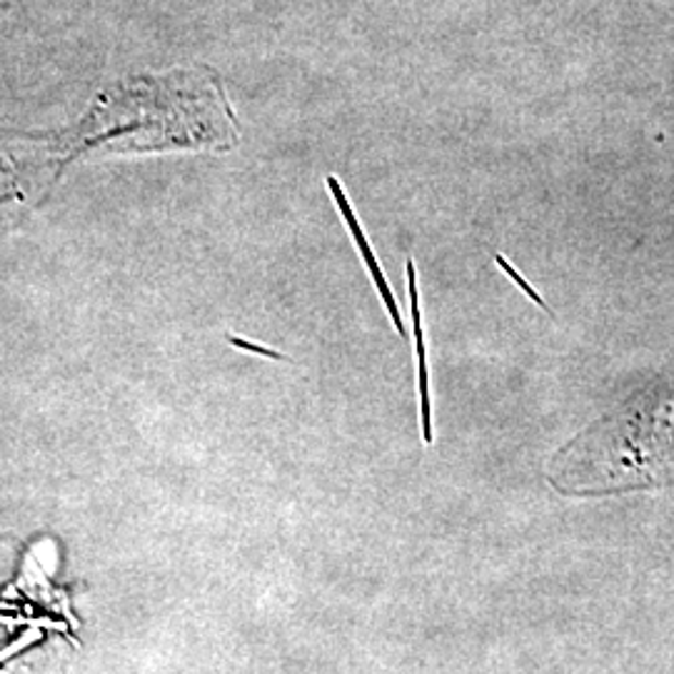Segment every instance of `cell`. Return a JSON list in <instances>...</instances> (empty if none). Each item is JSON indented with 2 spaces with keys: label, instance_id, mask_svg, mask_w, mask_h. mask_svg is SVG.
Wrapping results in <instances>:
<instances>
[{
  "label": "cell",
  "instance_id": "cell-1",
  "mask_svg": "<svg viewBox=\"0 0 674 674\" xmlns=\"http://www.w3.org/2000/svg\"><path fill=\"white\" fill-rule=\"evenodd\" d=\"M327 185H330V190H333V197H335L337 207H340L342 218L348 220V225H350L352 238H356L358 250H360V255H362V261L368 263V270H370V275H373V280H375V285H377L380 296H383L385 302H387V313H390L393 323H395V327H397V333H402V320H400V313H397V305H395V298H393V292H390V285H387L385 275H383V270H380V265H377V261H375L373 250H370L365 236H362V228H360V222H358V218H356V213H352V207H350V203H348V197H345L342 188H340V183H337L335 178H327Z\"/></svg>",
  "mask_w": 674,
  "mask_h": 674
},
{
  "label": "cell",
  "instance_id": "cell-3",
  "mask_svg": "<svg viewBox=\"0 0 674 674\" xmlns=\"http://www.w3.org/2000/svg\"><path fill=\"white\" fill-rule=\"evenodd\" d=\"M495 261H497V265H500V267H503V270H505V273L509 275V278H513V280H515V285H517V288H522V292H525V296H530V300H532V302H538V305H540V308H547V305H544V300H542V298L538 296V292H534V290H532V285H530V282H527V280L522 278V275H517V270H515V267H513V265H509V263L505 261V257H503V255H497V257H495Z\"/></svg>",
  "mask_w": 674,
  "mask_h": 674
},
{
  "label": "cell",
  "instance_id": "cell-4",
  "mask_svg": "<svg viewBox=\"0 0 674 674\" xmlns=\"http://www.w3.org/2000/svg\"><path fill=\"white\" fill-rule=\"evenodd\" d=\"M238 345V348H248V350H253V352H263V356H270V358H280L278 352H270V350H265V348H257V345H250V342H245V340H232Z\"/></svg>",
  "mask_w": 674,
  "mask_h": 674
},
{
  "label": "cell",
  "instance_id": "cell-2",
  "mask_svg": "<svg viewBox=\"0 0 674 674\" xmlns=\"http://www.w3.org/2000/svg\"><path fill=\"white\" fill-rule=\"evenodd\" d=\"M408 280H410V302H412V325H414V342H418V368H420V395H422V435L430 443V393H428V362H425V340H422V320H420V300H418V280H414V263H408Z\"/></svg>",
  "mask_w": 674,
  "mask_h": 674
}]
</instances>
